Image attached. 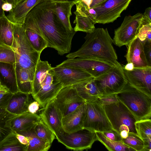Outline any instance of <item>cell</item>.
<instances>
[{
	"label": "cell",
	"mask_w": 151,
	"mask_h": 151,
	"mask_svg": "<svg viewBox=\"0 0 151 151\" xmlns=\"http://www.w3.org/2000/svg\"><path fill=\"white\" fill-rule=\"evenodd\" d=\"M13 93L0 85V115L6 111V109Z\"/></svg>",
	"instance_id": "cell-39"
},
{
	"label": "cell",
	"mask_w": 151,
	"mask_h": 151,
	"mask_svg": "<svg viewBox=\"0 0 151 151\" xmlns=\"http://www.w3.org/2000/svg\"><path fill=\"white\" fill-rule=\"evenodd\" d=\"M106 0H93L90 7L94 8L104 3Z\"/></svg>",
	"instance_id": "cell-47"
},
{
	"label": "cell",
	"mask_w": 151,
	"mask_h": 151,
	"mask_svg": "<svg viewBox=\"0 0 151 151\" xmlns=\"http://www.w3.org/2000/svg\"><path fill=\"white\" fill-rule=\"evenodd\" d=\"M13 39L12 23L5 14L0 18V45L11 47Z\"/></svg>",
	"instance_id": "cell-30"
},
{
	"label": "cell",
	"mask_w": 151,
	"mask_h": 151,
	"mask_svg": "<svg viewBox=\"0 0 151 151\" xmlns=\"http://www.w3.org/2000/svg\"><path fill=\"white\" fill-rule=\"evenodd\" d=\"M78 95L85 101L95 100L102 95L99 91L92 77L72 86Z\"/></svg>",
	"instance_id": "cell-26"
},
{
	"label": "cell",
	"mask_w": 151,
	"mask_h": 151,
	"mask_svg": "<svg viewBox=\"0 0 151 151\" xmlns=\"http://www.w3.org/2000/svg\"><path fill=\"white\" fill-rule=\"evenodd\" d=\"M31 95L19 91L13 93L9 102L6 111L17 115L28 112V106L32 101Z\"/></svg>",
	"instance_id": "cell-21"
},
{
	"label": "cell",
	"mask_w": 151,
	"mask_h": 151,
	"mask_svg": "<svg viewBox=\"0 0 151 151\" xmlns=\"http://www.w3.org/2000/svg\"><path fill=\"white\" fill-rule=\"evenodd\" d=\"M86 109L85 102L74 111L62 117V127L64 132L70 134L83 129Z\"/></svg>",
	"instance_id": "cell-19"
},
{
	"label": "cell",
	"mask_w": 151,
	"mask_h": 151,
	"mask_svg": "<svg viewBox=\"0 0 151 151\" xmlns=\"http://www.w3.org/2000/svg\"><path fill=\"white\" fill-rule=\"evenodd\" d=\"M16 132L23 135L28 138L29 145L27 151H47L50 147L51 145L38 137L33 129L28 131Z\"/></svg>",
	"instance_id": "cell-31"
},
{
	"label": "cell",
	"mask_w": 151,
	"mask_h": 151,
	"mask_svg": "<svg viewBox=\"0 0 151 151\" xmlns=\"http://www.w3.org/2000/svg\"><path fill=\"white\" fill-rule=\"evenodd\" d=\"M52 69L55 79L62 83L63 87L73 86L93 77L85 71L78 68L56 65Z\"/></svg>",
	"instance_id": "cell-16"
},
{
	"label": "cell",
	"mask_w": 151,
	"mask_h": 151,
	"mask_svg": "<svg viewBox=\"0 0 151 151\" xmlns=\"http://www.w3.org/2000/svg\"><path fill=\"white\" fill-rule=\"evenodd\" d=\"M122 141L126 145L136 151H144V144L143 140L137 135L129 133L127 137L122 139Z\"/></svg>",
	"instance_id": "cell-37"
},
{
	"label": "cell",
	"mask_w": 151,
	"mask_h": 151,
	"mask_svg": "<svg viewBox=\"0 0 151 151\" xmlns=\"http://www.w3.org/2000/svg\"><path fill=\"white\" fill-rule=\"evenodd\" d=\"M4 2V0H0V18L5 14L4 12L2 9V6Z\"/></svg>",
	"instance_id": "cell-50"
},
{
	"label": "cell",
	"mask_w": 151,
	"mask_h": 151,
	"mask_svg": "<svg viewBox=\"0 0 151 151\" xmlns=\"http://www.w3.org/2000/svg\"><path fill=\"white\" fill-rule=\"evenodd\" d=\"M85 104L83 129L102 132L114 130L99 99Z\"/></svg>",
	"instance_id": "cell-6"
},
{
	"label": "cell",
	"mask_w": 151,
	"mask_h": 151,
	"mask_svg": "<svg viewBox=\"0 0 151 151\" xmlns=\"http://www.w3.org/2000/svg\"><path fill=\"white\" fill-rule=\"evenodd\" d=\"M41 119L37 114L27 112L15 116L11 122V127L16 132L28 131L32 129Z\"/></svg>",
	"instance_id": "cell-22"
},
{
	"label": "cell",
	"mask_w": 151,
	"mask_h": 151,
	"mask_svg": "<svg viewBox=\"0 0 151 151\" xmlns=\"http://www.w3.org/2000/svg\"><path fill=\"white\" fill-rule=\"evenodd\" d=\"M143 14V17L151 20V8L150 7L147 8Z\"/></svg>",
	"instance_id": "cell-46"
},
{
	"label": "cell",
	"mask_w": 151,
	"mask_h": 151,
	"mask_svg": "<svg viewBox=\"0 0 151 151\" xmlns=\"http://www.w3.org/2000/svg\"><path fill=\"white\" fill-rule=\"evenodd\" d=\"M135 126L137 135L144 142V151H151V119L136 121L135 123Z\"/></svg>",
	"instance_id": "cell-28"
},
{
	"label": "cell",
	"mask_w": 151,
	"mask_h": 151,
	"mask_svg": "<svg viewBox=\"0 0 151 151\" xmlns=\"http://www.w3.org/2000/svg\"><path fill=\"white\" fill-rule=\"evenodd\" d=\"M129 133L127 131L124 130L121 132L120 135L122 139H125L128 136Z\"/></svg>",
	"instance_id": "cell-49"
},
{
	"label": "cell",
	"mask_w": 151,
	"mask_h": 151,
	"mask_svg": "<svg viewBox=\"0 0 151 151\" xmlns=\"http://www.w3.org/2000/svg\"><path fill=\"white\" fill-rule=\"evenodd\" d=\"M137 37L143 43L151 42V21L143 17Z\"/></svg>",
	"instance_id": "cell-36"
},
{
	"label": "cell",
	"mask_w": 151,
	"mask_h": 151,
	"mask_svg": "<svg viewBox=\"0 0 151 151\" xmlns=\"http://www.w3.org/2000/svg\"><path fill=\"white\" fill-rule=\"evenodd\" d=\"M33 129L38 137L50 144L51 145L55 138L54 134L41 119L34 126Z\"/></svg>",
	"instance_id": "cell-35"
},
{
	"label": "cell",
	"mask_w": 151,
	"mask_h": 151,
	"mask_svg": "<svg viewBox=\"0 0 151 151\" xmlns=\"http://www.w3.org/2000/svg\"><path fill=\"white\" fill-rule=\"evenodd\" d=\"M132 0H107L93 8L95 11L97 23L104 24L113 22L121 17Z\"/></svg>",
	"instance_id": "cell-11"
},
{
	"label": "cell",
	"mask_w": 151,
	"mask_h": 151,
	"mask_svg": "<svg viewBox=\"0 0 151 151\" xmlns=\"http://www.w3.org/2000/svg\"><path fill=\"white\" fill-rule=\"evenodd\" d=\"M88 7H90L91 5L93 0H81Z\"/></svg>",
	"instance_id": "cell-51"
},
{
	"label": "cell",
	"mask_w": 151,
	"mask_h": 151,
	"mask_svg": "<svg viewBox=\"0 0 151 151\" xmlns=\"http://www.w3.org/2000/svg\"><path fill=\"white\" fill-rule=\"evenodd\" d=\"M99 99L103 106L114 104L119 101L115 94L102 96Z\"/></svg>",
	"instance_id": "cell-40"
},
{
	"label": "cell",
	"mask_w": 151,
	"mask_h": 151,
	"mask_svg": "<svg viewBox=\"0 0 151 151\" xmlns=\"http://www.w3.org/2000/svg\"><path fill=\"white\" fill-rule=\"evenodd\" d=\"M52 68L47 61L39 60L36 66L32 85L31 95L32 97L38 92L41 84L48 71Z\"/></svg>",
	"instance_id": "cell-29"
},
{
	"label": "cell",
	"mask_w": 151,
	"mask_h": 151,
	"mask_svg": "<svg viewBox=\"0 0 151 151\" xmlns=\"http://www.w3.org/2000/svg\"><path fill=\"white\" fill-rule=\"evenodd\" d=\"M13 8V5L9 3L4 2L2 6V9L5 12H9Z\"/></svg>",
	"instance_id": "cell-45"
},
{
	"label": "cell",
	"mask_w": 151,
	"mask_h": 151,
	"mask_svg": "<svg viewBox=\"0 0 151 151\" xmlns=\"http://www.w3.org/2000/svg\"><path fill=\"white\" fill-rule=\"evenodd\" d=\"M94 79L102 96L115 94L120 91L127 83L123 66L119 63L106 73Z\"/></svg>",
	"instance_id": "cell-7"
},
{
	"label": "cell",
	"mask_w": 151,
	"mask_h": 151,
	"mask_svg": "<svg viewBox=\"0 0 151 151\" xmlns=\"http://www.w3.org/2000/svg\"><path fill=\"white\" fill-rule=\"evenodd\" d=\"M27 37L33 48L41 53L47 47V43L33 16L29 12L23 24Z\"/></svg>",
	"instance_id": "cell-17"
},
{
	"label": "cell",
	"mask_w": 151,
	"mask_h": 151,
	"mask_svg": "<svg viewBox=\"0 0 151 151\" xmlns=\"http://www.w3.org/2000/svg\"><path fill=\"white\" fill-rule=\"evenodd\" d=\"M123 68L127 70H132L134 68L133 64L131 63H127L125 65L123 66Z\"/></svg>",
	"instance_id": "cell-48"
},
{
	"label": "cell",
	"mask_w": 151,
	"mask_h": 151,
	"mask_svg": "<svg viewBox=\"0 0 151 151\" xmlns=\"http://www.w3.org/2000/svg\"><path fill=\"white\" fill-rule=\"evenodd\" d=\"M125 56L127 63H132L135 68L150 66L145 53L144 44L137 37L127 45Z\"/></svg>",
	"instance_id": "cell-18"
},
{
	"label": "cell",
	"mask_w": 151,
	"mask_h": 151,
	"mask_svg": "<svg viewBox=\"0 0 151 151\" xmlns=\"http://www.w3.org/2000/svg\"><path fill=\"white\" fill-rule=\"evenodd\" d=\"M54 100L63 117L74 111L85 102L72 86L63 87Z\"/></svg>",
	"instance_id": "cell-12"
},
{
	"label": "cell",
	"mask_w": 151,
	"mask_h": 151,
	"mask_svg": "<svg viewBox=\"0 0 151 151\" xmlns=\"http://www.w3.org/2000/svg\"><path fill=\"white\" fill-rule=\"evenodd\" d=\"M123 69L129 84L151 97V67Z\"/></svg>",
	"instance_id": "cell-14"
},
{
	"label": "cell",
	"mask_w": 151,
	"mask_h": 151,
	"mask_svg": "<svg viewBox=\"0 0 151 151\" xmlns=\"http://www.w3.org/2000/svg\"><path fill=\"white\" fill-rule=\"evenodd\" d=\"M54 2V1H53ZM55 10L57 16L68 32L74 30L71 25L70 18L71 9L75 5L74 2H54Z\"/></svg>",
	"instance_id": "cell-27"
},
{
	"label": "cell",
	"mask_w": 151,
	"mask_h": 151,
	"mask_svg": "<svg viewBox=\"0 0 151 151\" xmlns=\"http://www.w3.org/2000/svg\"><path fill=\"white\" fill-rule=\"evenodd\" d=\"M115 95L118 100L126 106L137 121L151 119V97L128 83Z\"/></svg>",
	"instance_id": "cell-4"
},
{
	"label": "cell",
	"mask_w": 151,
	"mask_h": 151,
	"mask_svg": "<svg viewBox=\"0 0 151 151\" xmlns=\"http://www.w3.org/2000/svg\"><path fill=\"white\" fill-rule=\"evenodd\" d=\"M143 16V14L138 13L132 15L125 17L120 26L114 32V42L120 47L127 45L137 37Z\"/></svg>",
	"instance_id": "cell-10"
},
{
	"label": "cell",
	"mask_w": 151,
	"mask_h": 151,
	"mask_svg": "<svg viewBox=\"0 0 151 151\" xmlns=\"http://www.w3.org/2000/svg\"><path fill=\"white\" fill-rule=\"evenodd\" d=\"M27 147L21 144L13 131L0 144V151H27Z\"/></svg>",
	"instance_id": "cell-33"
},
{
	"label": "cell",
	"mask_w": 151,
	"mask_h": 151,
	"mask_svg": "<svg viewBox=\"0 0 151 151\" xmlns=\"http://www.w3.org/2000/svg\"><path fill=\"white\" fill-rule=\"evenodd\" d=\"M102 133L110 140L115 141H122V138L120 135L114 130Z\"/></svg>",
	"instance_id": "cell-41"
},
{
	"label": "cell",
	"mask_w": 151,
	"mask_h": 151,
	"mask_svg": "<svg viewBox=\"0 0 151 151\" xmlns=\"http://www.w3.org/2000/svg\"><path fill=\"white\" fill-rule=\"evenodd\" d=\"M0 85L12 93L18 91L15 64L0 62Z\"/></svg>",
	"instance_id": "cell-20"
},
{
	"label": "cell",
	"mask_w": 151,
	"mask_h": 151,
	"mask_svg": "<svg viewBox=\"0 0 151 151\" xmlns=\"http://www.w3.org/2000/svg\"><path fill=\"white\" fill-rule=\"evenodd\" d=\"M17 116L6 111L0 115V144L13 131L11 122Z\"/></svg>",
	"instance_id": "cell-34"
},
{
	"label": "cell",
	"mask_w": 151,
	"mask_h": 151,
	"mask_svg": "<svg viewBox=\"0 0 151 151\" xmlns=\"http://www.w3.org/2000/svg\"><path fill=\"white\" fill-rule=\"evenodd\" d=\"M14 132L16 137L19 142L27 147L29 145V139L28 137L23 135L19 134L15 132Z\"/></svg>",
	"instance_id": "cell-44"
},
{
	"label": "cell",
	"mask_w": 151,
	"mask_h": 151,
	"mask_svg": "<svg viewBox=\"0 0 151 151\" xmlns=\"http://www.w3.org/2000/svg\"><path fill=\"white\" fill-rule=\"evenodd\" d=\"M55 137L67 148L75 151L89 149L97 140L95 131L84 129L70 134L64 132Z\"/></svg>",
	"instance_id": "cell-9"
},
{
	"label": "cell",
	"mask_w": 151,
	"mask_h": 151,
	"mask_svg": "<svg viewBox=\"0 0 151 151\" xmlns=\"http://www.w3.org/2000/svg\"><path fill=\"white\" fill-rule=\"evenodd\" d=\"M36 21L47 43V47L53 48L60 55L70 51L72 41L76 33L68 32L55 10L54 2L40 0L29 11Z\"/></svg>",
	"instance_id": "cell-1"
},
{
	"label": "cell",
	"mask_w": 151,
	"mask_h": 151,
	"mask_svg": "<svg viewBox=\"0 0 151 151\" xmlns=\"http://www.w3.org/2000/svg\"><path fill=\"white\" fill-rule=\"evenodd\" d=\"M63 87L62 83L55 77L52 83L41 88L32 98L38 102L40 107L43 108L49 102L55 97Z\"/></svg>",
	"instance_id": "cell-25"
},
{
	"label": "cell",
	"mask_w": 151,
	"mask_h": 151,
	"mask_svg": "<svg viewBox=\"0 0 151 151\" xmlns=\"http://www.w3.org/2000/svg\"><path fill=\"white\" fill-rule=\"evenodd\" d=\"M15 6L24 0H14Z\"/></svg>",
	"instance_id": "cell-54"
},
{
	"label": "cell",
	"mask_w": 151,
	"mask_h": 151,
	"mask_svg": "<svg viewBox=\"0 0 151 151\" xmlns=\"http://www.w3.org/2000/svg\"><path fill=\"white\" fill-rule=\"evenodd\" d=\"M95 132L97 140L103 144L109 151H134V150L125 145L122 141H112L107 138L102 132Z\"/></svg>",
	"instance_id": "cell-32"
},
{
	"label": "cell",
	"mask_w": 151,
	"mask_h": 151,
	"mask_svg": "<svg viewBox=\"0 0 151 151\" xmlns=\"http://www.w3.org/2000/svg\"><path fill=\"white\" fill-rule=\"evenodd\" d=\"M4 2H7L12 4L13 7V8L15 6V4L14 0H4Z\"/></svg>",
	"instance_id": "cell-53"
},
{
	"label": "cell",
	"mask_w": 151,
	"mask_h": 151,
	"mask_svg": "<svg viewBox=\"0 0 151 151\" xmlns=\"http://www.w3.org/2000/svg\"><path fill=\"white\" fill-rule=\"evenodd\" d=\"M15 66L18 91L31 94L35 70L23 68L16 63Z\"/></svg>",
	"instance_id": "cell-24"
},
{
	"label": "cell",
	"mask_w": 151,
	"mask_h": 151,
	"mask_svg": "<svg viewBox=\"0 0 151 151\" xmlns=\"http://www.w3.org/2000/svg\"><path fill=\"white\" fill-rule=\"evenodd\" d=\"M12 24L14 39L11 47L14 53L16 63L23 68L35 70L41 53L30 44L23 25Z\"/></svg>",
	"instance_id": "cell-3"
},
{
	"label": "cell",
	"mask_w": 151,
	"mask_h": 151,
	"mask_svg": "<svg viewBox=\"0 0 151 151\" xmlns=\"http://www.w3.org/2000/svg\"><path fill=\"white\" fill-rule=\"evenodd\" d=\"M76 10L74 12L76 16L73 23L75 26L74 30L89 33L95 29V24L97 23L96 17L92 12L81 0L75 2Z\"/></svg>",
	"instance_id": "cell-13"
},
{
	"label": "cell",
	"mask_w": 151,
	"mask_h": 151,
	"mask_svg": "<svg viewBox=\"0 0 151 151\" xmlns=\"http://www.w3.org/2000/svg\"><path fill=\"white\" fill-rule=\"evenodd\" d=\"M54 2L59 1H68V2H75L76 0H50Z\"/></svg>",
	"instance_id": "cell-52"
},
{
	"label": "cell",
	"mask_w": 151,
	"mask_h": 151,
	"mask_svg": "<svg viewBox=\"0 0 151 151\" xmlns=\"http://www.w3.org/2000/svg\"><path fill=\"white\" fill-rule=\"evenodd\" d=\"M40 107L39 103L35 100L29 104L28 108V111L32 114H37L39 111Z\"/></svg>",
	"instance_id": "cell-43"
},
{
	"label": "cell",
	"mask_w": 151,
	"mask_h": 151,
	"mask_svg": "<svg viewBox=\"0 0 151 151\" xmlns=\"http://www.w3.org/2000/svg\"><path fill=\"white\" fill-rule=\"evenodd\" d=\"M113 129L120 135L125 130L137 134L135 123L136 118L126 106L119 101L112 104L103 106Z\"/></svg>",
	"instance_id": "cell-5"
},
{
	"label": "cell",
	"mask_w": 151,
	"mask_h": 151,
	"mask_svg": "<svg viewBox=\"0 0 151 151\" xmlns=\"http://www.w3.org/2000/svg\"><path fill=\"white\" fill-rule=\"evenodd\" d=\"M40 0H24L13 8L6 17L11 23L23 25L29 11Z\"/></svg>",
	"instance_id": "cell-23"
},
{
	"label": "cell",
	"mask_w": 151,
	"mask_h": 151,
	"mask_svg": "<svg viewBox=\"0 0 151 151\" xmlns=\"http://www.w3.org/2000/svg\"><path fill=\"white\" fill-rule=\"evenodd\" d=\"M40 110L39 115L41 119L54 134L55 137L64 132L62 124L63 116L54 98Z\"/></svg>",
	"instance_id": "cell-15"
},
{
	"label": "cell",
	"mask_w": 151,
	"mask_h": 151,
	"mask_svg": "<svg viewBox=\"0 0 151 151\" xmlns=\"http://www.w3.org/2000/svg\"><path fill=\"white\" fill-rule=\"evenodd\" d=\"M85 41L77 50L66 55L68 58L77 57L96 59L115 65L119 63L114 48L113 40L107 28H95L92 32L87 33Z\"/></svg>",
	"instance_id": "cell-2"
},
{
	"label": "cell",
	"mask_w": 151,
	"mask_h": 151,
	"mask_svg": "<svg viewBox=\"0 0 151 151\" xmlns=\"http://www.w3.org/2000/svg\"><path fill=\"white\" fill-rule=\"evenodd\" d=\"M145 53L149 65L151 66V42L144 43Z\"/></svg>",
	"instance_id": "cell-42"
},
{
	"label": "cell",
	"mask_w": 151,
	"mask_h": 151,
	"mask_svg": "<svg viewBox=\"0 0 151 151\" xmlns=\"http://www.w3.org/2000/svg\"><path fill=\"white\" fill-rule=\"evenodd\" d=\"M0 62L13 64L16 63L14 53L11 47L0 45Z\"/></svg>",
	"instance_id": "cell-38"
},
{
	"label": "cell",
	"mask_w": 151,
	"mask_h": 151,
	"mask_svg": "<svg viewBox=\"0 0 151 151\" xmlns=\"http://www.w3.org/2000/svg\"><path fill=\"white\" fill-rule=\"evenodd\" d=\"M116 65L96 59L78 58H68L57 66L80 69L95 78L106 73Z\"/></svg>",
	"instance_id": "cell-8"
}]
</instances>
